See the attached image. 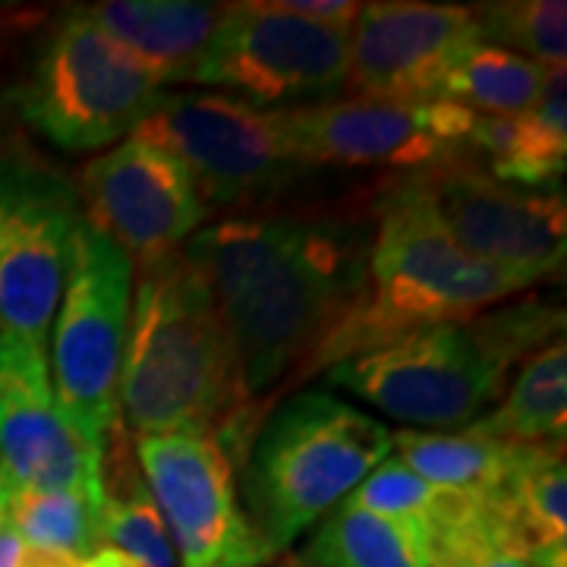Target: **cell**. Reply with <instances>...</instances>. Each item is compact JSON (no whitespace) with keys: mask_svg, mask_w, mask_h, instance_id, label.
I'll list each match as a JSON object with an SVG mask.
<instances>
[{"mask_svg":"<svg viewBox=\"0 0 567 567\" xmlns=\"http://www.w3.org/2000/svg\"><path fill=\"white\" fill-rule=\"evenodd\" d=\"M237 347L249 398L319 347L360 300L369 246L334 221L230 218L183 246Z\"/></svg>","mask_w":567,"mask_h":567,"instance_id":"obj_1","label":"cell"},{"mask_svg":"<svg viewBox=\"0 0 567 567\" xmlns=\"http://www.w3.org/2000/svg\"><path fill=\"white\" fill-rule=\"evenodd\" d=\"M249 391L237 347L186 252L140 268L123 350L121 423L136 435L240 439Z\"/></svg>","mask_w":567,"mask_h":567,"instance_id":"obj_2","label":"cell"},{"mask_svg":"<svg viewBox=\"0 0 567 567\" xmlns=\"http://www.w3.org/2000/svg\"><path fill=\"white\" fill-rule=\"evenodd\" d=\"M520 290L527 284L466 256L435 218L420 186L406 181L382 203L375 240L365 252L360 300L319 347L306 372L331 369L406 331L470 322Z\"/></svg>","mask_w":567,"mask_h":567,"instance_id":"obj_3","label":"cell"},{"mask_svg":"<svg viewBox=\"0 0 567 567\" xmlns=\"http://www.w3.org/2000/svg\"><path fill=\"white\" fill-rule=\"evenodd\" d=\"M391 454V429L331 394L300 391L256 435L244 514L268 558L328 517Z\"/></svg>","mask_w":567,"mask_h":567,"instance_id":"obj_4","label":"cell"},{"mask_svg":"<svg viewBox=\"0 0 567 567\" xmlns=\"http://www.w3.org/2000/svg\"><path fill=\"white\" fill-rule=\"evenodd\" d=\"M133 262L82 221L70 237L66 275L51 322V385L66 420L104 451L121 425L123 350L133 300Z\"/></svg>","mask_w":567,"mask_h":567,"instance_id":"obj_5","label":"cell"},{"mask_svg":"<svg viewBox=\"0 0 567 567\" xmlns=\"http://www.w3.org/2000/svg\"><path fill=\"white\" fill-rule=\"evenodd\" d=\"M162 95V82L82 7L48 32L17 85L22 117L66 152H92L133 136Z\"/></svg>","mask_w":567,"mask_h":567,"instance_id":"obj_6","label":"cell"},{"mask_svg":"<svg viewBox=\"0 0 567 567\" xmlns=\"http://www.w3.org/2000/svg\"><path fill=\"white\" fill-rule=\"evenodd\" d=\"M505 379L507 365L473 322L406 331L328 369L331 385L429 432L473 423L502 394Z\"/></svg>","mask_w":567,"mask_h":567,"instance_id":"obj_7","label":"cell"},{"mask_svg":"<svg viewBox=\"0 0 567 567\" xmlns=\"http://www.w3.org/2000/svg\"><path fill=\"white\" fill-rule=\"evenodd\" d=\"M133 136L174 155L199 196L240 203L293 167L287 107H259L218 92H164Z\"/></svg>","mask_w":567,"mask_h":567,"instance_id":"obj_8","label":"cell"},{"mask_svg":"<svg viewBox=\"0 0 567 567\" xmlns=\"http://www.w3.org/2000/svg\"><path fill=\"white\" fill-rule=\"evenodd\" d=\"M350 29L293 17L278 0L227 3V17L193 82L221 85L249 104L328 99L347 82Z\"/></svg>","mask_w":567,"mask_h":567,"instance_id":"obj_9","label":"cell"},{"mask_svg":"<svg viewBox=\"0 0 567 567\" xmlns=\"http://www.w3.org/2000/svg\"><path fill=\"white\" fill-rule=\"evenodd\" d=\"M413 183L466 256L527 287L561 278L567 249L565 193L520 189L461 162L429 167Z\"/></svg>","mask_w":567,"mask_h":567,"instance_id":"obj_10","label":"cell"},{"mask_svg":"<svg viewBox=\"0 0 567 567\" xmlns=\"http://www.w3.org/2000/svg\"><path fill=\"white\" fill-rule=\"evenodd\" d=\"M140 473L183 567H262L271 558L246 520L237 464L212 435H142Z\"/></svg>","mask_w":567,"mask_h":567,"instance_id":"obj_11","label":"cell"},{"mask_svg":"<svg viewBox=\"0 0 567 567\" xmlns=\"http://www.w3.org/2000/svg\"><path fill=\"white\" fill-rule=\"evenodd\" d=\"M76 186L39 164H0V331L48 347L61 303Z\"/></svg>","mask_w":567,"mask_h":567,"instance_id":"obj_12","label":"cell"},{"mask_svg":"<svg viewBox=\"0 0 567 567\" xmlns=\"http://www.w3.org/2000/svg\"><path fill=\"white\" fill-rule=\"evenodd\" d=\"M476 114L454 102L344 99L287 107L297 164L442 167L457 162Z\"/></svg>","mask_w":567,"mask_h":567,"instance_id":"obj_13","label":"cell"},{"mask_svg":"<svg viewBox=\"0 0 567 567\" xmlns=\"http://www.w3.org/2000/svg\"><path fill=\"white\" fill-rule=\"evenodd\" d=\"M76 199L82 221L117 246L133 268L181 252L205 218L189 171L136 136L82 167Z\"/></svg>","mask_w":567,"mask_h":567,"instance_id":"obj_14","label":"cell"},{"mask_svg":"<svg viewBox=\"0 0 567 567\" xmlns=\"http://www.w3.org/2000/svg\"><path fill=\"white\" fill-rule=\"evenodd\" d=\"M102 454L58 404L48 347L0 331V488L70 492L102 505Z\"/></svg>","mask_w":567,"mask_h":567,"instance_id":"obj_15","label":"cell"},{"mask_svg":"<svg viewBox=\"0 0 567 567\" xmlns=\"http://www.w3.org/2000/svg\"><path fill=\"white\" fill-rule=\"evenodd\" d=\"M483 41L476 7L382 0L350 25L347 82L360 99L432 102L445 76Z\"/></svg>","mask_w":567,"mask_h":567,"instance_id":"obj_16","label":"cell"},{"mask_svg":"<svg viewBox=\"0 0 567 567\" xmlns=\"http://www.w3.org/2000/svg\"><path fill=\"white\" fill-rule=\"evenodd\" d=\"M82 10L162 85L193 82L227 17V3L193 0H107Z\"/></svg>","mask_w":567,"mask_h":567,"instance_id":"obj_17","label":"cell"},{"mask_svg":"<svg viewBox=\"0 0 567 567\" xmlns=\"http://www.w3.org/2000/svg\"><path fill=\"white\" fill-rule=\"evenodd\" d=\"M565 66H546L543 95L517 117L476 114L466 145L483 152L488 177L520 189H555L567 167Z\"/></svg>","mask_w":567,"mask_h":567,"instance_id":"obj_18","label":"cell"},{"mask_svg":"<svg viewBox=\"0 0 567 567\" xmlns=\"http://www.w3.org/2000/svg\"><path fill=\"white\" fill-rule=\"evenodd\" d=\"M533 567H567L565 442L520 445L505 486L495 492Z\"/></svg>","mask_w":567,"mask_h":567,"instance_id":"obj_19","label":"cell"},{"mask_svg":"<svg viewBox=\"0 0 567 567\" xmlns=\"http://www.w3.org/2000/svg\"><path fill=\"white\" fill-rule=\"evenodd\" d=\"M517 447L480 432L473 423L454 432H391L394 457H401L420 480L464 495H495L505 486Z\"/></svg>","mask_w":567,"mask_h":567,"instance_id":"obj_20","label":"cell"},{"mask_svg":"<svg viewBox=\"0 0 567 567\" xmlns=\"http://www.w3.org/2000/svg\"><path fill=\"white\" fill-rule=\"evenodd\" d=\"M306 567H429V527L341 502L300 551Z\"/></svg>","mask_w":567,"mask_h":567,"instance_id":"obj_21","label":"cell"},{"mask_svg":"<svg viewBox=\"0 0 567 567\" xmlns=\"http://www.w3.org/2000/svg\"><path fill=\"white\" fill-rule=\"evenodd\" d=\"M117 429L111 432L102 454V543L117 548L133 567H177L162 511L142 480L140 464L126 461Z\"/></svg>","mask_w":567,"mask_h":567,"instance_id":"obj_22","label":"cell"},{"mask_svg":"<svg viewBox=\"0 0 567 567\" xmlns=\"http://www.w3.org/2000/svg\"><path fill=\"white\" fill-rule=\"evenodd\" d=\"M507 445H543L565 442L567 425V347L565 338H555L543 350L529 353L517 382L507 391L505 404L483 420H473Z\"/></svg>","mask_w":567,"mask_h":567,"instance_id":"obj_23","label":"cell"},{"mask_svg":"<svg viewBox=\"0 0 567 567\" xmlns=\"http://www.w3.org/2000/svg\"><path fill=\"white\" fill-rule=\"evenodd\" d=\"M429 567H533L495 495L454 492L429 527Z\"/></svg>","mask_w":567,"mask_h":567,"instance_id":"obj_24","label":"cell"},{"mask_svg":"<svg viewBox=\"0 0 567 567\" xmlns=\"http://www.w3.org/2000/svg\"><path fill=\"white\" fill-rule=\"evenodd\" d=\"M546 66L514 51L480 41L439 89V102H454L486 117H517L536 107Z\"/></svg>","mask_w":567,"mask_h":567,"instance_id":"obj_25","label":"cell"},{"mask_svg":"<svg viewBox=\"0 0 567 567\" xmlns=\"http://www.w3.org/2000/svg\"><path fill=\"white\" fill-rule=\"evenodd\" d=\"M7 527L17 533L22 548L54 551L70 558H92L102 543L99 511L102 505L70 492H3Z\"/></svg>","mask_w":567,"mask_h":567,"instance_id":"obj_26","label":"cell"},{"mask_svg":"<svg viewBox=\"0 0 567 567\" xmlns=\"http://www.w3.org/2000/svg\"><path fill=\"white\" fill-rule=\"evenodd\" d=\"M486 44L514 51L543 66H565L567 7L565 0H507L476 7Z\"/></svg>","mask_w":567,"mask_h":567,"instance_id":"obj_27","label":"cell"},{"mask_svg":"<svg viewBox=\"0 0 567 567\" xmlns=\"http://www.w3.org/2000/svg\"><path fill=\"white\" fill-rule=\"evenodd\" d=\"M451 495H454L451 488L425 483L401 457L388 454L385 461L347 495V502L365 507V511H375V514H385V517L420 520L425 527H432L442 517Z\"/></svg>","mask_w":567,"mask_h":567,"instance_id":"obj_28","label":"cell"},{"mask_svg":"<svg viewBox=\"0 0 567 567\" xmlns=\"http://www.w3.org/2000/svg\"><path fill=\"white\" fill-rule=\"evenodd\" d=\"M278 7L293 13V17H303V20L350 29L360 17L363 3H350V0H278Z\"/></svg>","mask_w":567,"mask_h":567,"instance_id":"obj_29","label":"cell"},{"mask_svg":"<svg viewBox=\"0 0 567 567\" xmlns=\"http://www.w3.org/2000/svg\"><path fill=\"white\" fill-rule=\"evenodd\" d=\"M20 567H82V561L80 558H70V555H54V551L22 548Z\"/></svg>","mask_w":567,"mask_h":567,"instance_id":"obj_30","label":"cell"},{"mask_svg":"<svg viewBox=\"0 0 567 567\" xmlns=\"http://www.w3.org/2000/svg\"><path fill=\"white\" fill-rule=\"evenodd\" d=\"M22 543L10 527H0V567H20Z\"/></svg>","mask_w":567,"mask_h":567,"instance_id":"obj_31","label":"cell"},{"mask_svg":"<svg viewBox=\"0 0 567 567\" xmlns=\"http://www.w3.org/2000/svg\"><path fill=\"white\" fill-rule=\"evenodd\" d=\"M82 567H133V565L123 558L117 548L104 546V548H99L92 558H85V561H82Z\"/></svg>","mask_w":567,"mask_h":567,"instance_id":"obj_32","label":"cell"},{"mask_svg":"<svg viewBox=\"0 0 567 567\" xmlns=\"http://www.w3.org/2000/svg\"><path fill=\"white\" fill-rule=\"evenodd\" d=\"M0 527H7V498H3V488H0Z\"/></svg>","mask_w":567,"mask_h":567,"instance_id":"obj_33","label":"cell"}]
</instances>
